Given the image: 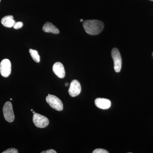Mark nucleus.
I'll list each match as a JSON object with an SVG mask.
<instances>
[{
	"label": "nucleus",
	"instance_id": "2",
	"mask_svg": "<svg viewBox=\"0 0 153 153\" xmlns=\"http://www.w3.org/2000/svg\"><path fill=\"white\" fill-rule=\"evenodd\" d=\"M46 101L53 109L61 111L63 109V104L61 100L55 95L49 94L46 97Z\"/></svg>",
	"mask_w": 153,
	"mask_h": 153
},
{
	"label": "nucleus",
	"instance_id": "18",
	"mask_svg": "<svg viewBox=\"0 0 153 153\" xmlns=\"http://www.w3.org/2000/svg\"><path fill=\"white\" fill-rule=\"evenodd\" d=\"M83 19H80V22H83Z\"/></svg>",
	"mask_w": 153,
	"mask_h": 153
},
{
	"label": "nucleus",
	"instance_id": "21",
	"mask_svg": "<svg viewBox=\"0 0 153 153\" xmlns=\"http://www.w3.org/2000/svg\"><path fill=\"white\" fill-rule=\"evenodd\" d=\"M13 100V99H12V98H11V99H10V100Z\"/></svg>",
	"mask_w": 153,
	"mask_h": 153
},
{
	"label": "nucleus",
	"instance_id": "4",
	"mask_svg": "<svg viewBox=\"0 0 153 153\" xmlns=\"http://www.w3.org/2000/svg\"><path fill=\"white\" fill-rule=\"evenodd\" d=\"M3 111L5 119L8 122H13L15 119V115L12 103L9 101L7 102L3 107Z\"/></svg>",
	"mask_w": 153,
	"mask_h": 153
},
{
	"label": "nucleus",
	"instance_id": "11",
	"mask_svg": "<svg viewBox=\"0 0 153 153\" xmlns=\"http://www.w3.org/2000/svg\"><path fill=\"white\" fill-rule=\"evenodd\" d=\"M43 30L46 33H52L57 34L59 33V30L52 23L47 22L43 26Z\"/></svg>",
	"mask_w": 153,
	"mask_h": 153
},
{
	"label": "nucleus",
	"instance_id": "7",
	"mask_svg": "<svg viewBox=\"0 0 153 153\" xmlns=\"http://www.w3.org/2000/svg\"><path fill=\"white\" fill-rule=\"evenodd\" d=\"M81 91V85L78 80L74 79L70 83L68 89V93L72 97H75L79 95Z\"/></svg>",
	"mask_w": 153,
	"mask_h": 153
},
{
	"label": "nucleus",
	"instance_id": "1",
	"mask_svg": "<svg viewBox=\"0 0 153 153\" xmlns=\"http://www.w3.org/2000/svg\"><path fill=\"white\" fill-rule=\"evenodd\" d=\"M83 27L87 34L94 36L101 33L104 25L101 21L99 20H86L83 22Z\"/></svg>",
	"mask_w": 153,
	"mask_h": 153
},
{
	"label": "nucleus",
	"instance_id": "20",
	"mask_svg": "<svg viewBox=\"0 0 153 153\" xmlns=\"http://www.w3.org/2000/svg\"><path fill=\"white\" fill-rule=\"evenodd\" d=\"M31 111H33V109H31Z\"/></svg>",
	"mask_w": 153,
	"mask_h": 153
},
{
	"label": "nucleus",
	"instance_id": "9",
	"mask_svg": "<svg viewBox=\"0 0 153 153\" xmlns=\"http://www.w3.org/2000/svg\"><path fill=\"white\" fill-rule=\"evenodd\" d=\"M94 102L97 107L102 109H108L111 105V102L110 100L105 98H97Z\"/></svg>",
	"mask_w": 153,
	"mask_h": 153
},
{
	"label": "nucleus",
	"instance_id": "6",
	"mask_svg": "<svg viewBox=\"0 0 153 153\" xmlns=\"http://www.w3.org/2000/svg\"><path fill=\"white\" fill-rule=\"evenodd\" d=\"M11 72V63L10 60L4 59L0 63V73L4 77L10 76Z\"/></svg>",
	"mask_w": 153,
	"mask_h": 153
},
{
	"label": "nucleus",
	"instance_id": "23",
	"mask_svg": "<svg viewBox=\"0 0 153 153\" xmlns=\"http://www.w3.org/2000/svg\"><path fill=\"white\" fill-rule=\"evenodd\" d=\"M1 0H0V2H1Z\"/></svg>",
	"mask_w": 153,
	"mask_h": 153
},
{
	"label": "nucleus",
	"instance_id": "22",
	"mask_svg": "<svg viewBox=\"0 0 153 153\" xmlns=\"http://www.w3.org/2000/svg\"><path fill=\"white\" fill-rule=\"evenodd\" d=\"M151 1H153V0H151Z\"/></svg>",
	"mask_w": 153,
	"mask_h": 153
},
{
	"label": "nucleus",
	"instance_id": "13",
	"mask_svg": "<svg viewBox=\"0 0 153 153\" xmlns=\"http://www.w3.org/2000/svg\"><path fill=\"white\" fill-rule=\"evenodd\" d=\"M23 23L22 22H16L15 25H14L13 28L16 30L21 29L23 26Z\"/></svg>",
	"mask_w": 153,
	"mask_h": 153
},
{
	"label": "nucleus",
	"instance_id": "10",
	"mask_svg": "<svg viewBox=\"0 0 153 153\" xmlns=\"http://www.w3.org/2000/svg\"><path fill=\"white\" fill-rule=\"evenodd\" d=\"M16 22L14 20L13 16H6L3 18L1 21V23L3 26L8 28L13 27Z\"/></svg>",
	"mask_w": 153,
	"mask_h": 153
},
{
	"label": "nucleus",
	"instance_id": "16",
	"mask_svg": "<svg viewBox=\"0 0 153 153\" xmlns=\"http://www.w3.org/2000/svg\"><path fill=\"white\" fill-rule=\"evenodd\" d=\"M56 151L53 149H49L46 151H43L41 153H56Z\"/></svg>",
	"mask_w": 153,
	"mask_h": 153
},
{
	"label": "nucleus",
	"instance_id": "15",
	"mask_svg": "<svg viewBox=\"0 0 153 153\" xmlns=\"http://www.w3.org/2000/svg\"><path fill=\"white\" fill-rule=\"evenodd\" d=\"M93 153H108V152L104 149H98L94 150Z\"/></svg>",
	"mask_w": 153,
	"mask_h": 153
},
{
	"label": "nucleus",
	"instance_id": "3",
	"mask_svg": "<svg viewBox=\"0 0 153 153\" xmlns=\"http://www.w3.org/2000/svg\"><path fill=\"white\" fill-rule=\"evenodd\" d=\"M33 123L35 126L39 128H44L49 125V120L46 117L38 113L33 114Z\"/></svg>",
	"mask_w": 153,
	"mask_h": 153
},
{
	"label": "nucleus",
	"instance_id": "19",
	"mask_svg": "<svg viewBox=\"0 0 153 153\" xmlns=\"http://www.w3.org/2000/svg\"><path fill=\"white\" fill-rule=\"evenodd\" d=\"M33 114H34L36 113V112H35V111H33Z\"/></svg>",
	"mask_w": 153,
	"mask_h": 153
},
{
	"label": "nucleus",
	"instance_id": "8",
	"mask_svg": "<svg viewBox=\"0 0 153 153\" xmlns=\"http://www.w3.org/2000/svg\"><path fill=\"white\" fill-rule=\"evenodd\" d=\"M53 72L57 77L60 78H64L65 76V71L63 64L60 62H56L53 66Z\"/></svg>",
	"mask_w": 153,
	"mask_h": 153
},
{
	"label": "nucleus",
	"instance_id": "5",
	"mask_svg": "<svg viewBox=\"0 0 153 153\" xmlns=\"http://www.w3.org/2000/svg\"><path fill=\"white\" fill-rule=\"evenodd\" d=\"M111 56L114 63V69L116 72H119L122 67V58L120 52L117 48H114L111 51Z\"/></svg>",
	"mask_w": 153,
	"mask_h": 153
},
{
	"label": "nucleus",
	"instance_id": "12",
	"mask_svg": "<svg viewBox=\"0 0 153 153\" xmlns=\"http://www.w3.org/2000/svg\"><path fill=\"white\" fill-rule=\"evenodd\" d=\"M30 55L31 57L33 58V60L37 62V63H39L40 61V57L39 55L38 54V52L37 51L33 49H30L29 50Z\"/></svg>",
	"mask_w": 153,
	"mask_h": 153
},
{
	"label": "nucleus",
	"instance_id": "14",
	"mask_svg": "<svg viewBox=\"0 0 153 153\" xmlns=\"http://www.w3.org/2000/svg\"><path fill=\"white\" fill-rule=\"evenodd\" d=\"M3 153H18V150L15 148H10V149H8L7 150L4 151Z\"/></svg>",
	"mask_w": 153,
	"mask_h": 153
},
{
	"label": "nucleus",
	"instance_id": "17",
	"mask_svg": "<svg viewBox=\"0 0 153 153\" xmlns=\"http://www.w3.org/2000/svg\"><path fill=\"white\" fill-rule=\"evenodd\" d=\"M68 82H66V84H65V85H66V86H68Z\"/></svg>",
	"mask_w": 153,
	"mask_h": 153
}]
</instances>
